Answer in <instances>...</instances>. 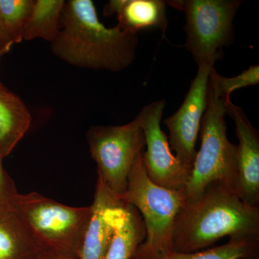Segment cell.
Returning <instances> with one entry per match:
<instances>
[{
    "mask_svg": "<svg viewBox=\"0 0 259 259\" xmlns=\"http://www.w3.org/2000/svg\"><path fill=\"white\" fill-rule=\"evenodd\" d=\"M137 34L100 21L91 0L65 2L61 28L51 42L56 57L76 67L118 72L136 59Z\"/></svg>",
    "mask_w": 259,
    "mask_h": 259,
    "instance_id": "6da1fadb",
    "label": "cell"
},
{
    "mask_svg": "<svg viewBox=\"0 0 259 259\" xmlns=\"http://www.w3.org/2000/svg\"><path fill=\"white\" fill-rule=\"evenodd\" d=\"M225 236L259 237V207H250L235 191L215 182L181 208L174 228V251H199Z\"/></svg>",
    "mask_w": 259,
    "mask_h": 259,
    "instance_id": "7a4b0ae2",
    "label": "cell"
},
{
    "mask_svg": "<svg viewBox=\"0 0 259 259\" xmlns=\"http://www.w3.org/2000/svg\"><path fill=\"white\" fill-rule=\"evenodd\" d=\"M144 151L135 161L127 189L120 199L139 210L146 228L144 241L136 248L132 259H160L174 252L175 221L185 198L182 190H168L150 180L145 168Z\"/></svg>",
    "mask_w": 259,
    "mask_h": 259,
    "instance_id": "3957f363",
    "label": "cell"
},
{
    "mask_svg": "<svg viewBox=\"0 0 259 259\" xmlns=\"http://www.w3.org/2000/svg\"><path fill=\"white\" fill-rule=\"evenodd\" d=\"M229 102L216 96L207 85V107L199 130L201 146L190 179L182 190L185 202L197 199L215 182H221L238 194L237 146L228 139L225 120L226 105Z\"/></svg>",
    "mask_w": 259,
    "mask_h": 259,
    "instance_id": "277c9868",
    "label": "cell"
},
{
    "mask_svg": "<svg viewBox=\"0 0 259 259\" xmlns=\"http://www.w3.org/2000/svg\"><path fill=\"white\" fill-rule=\"evenodd\" d=\"M10 204L42 248L78 258L92 205L71 207L37 192L18 193Z\"/></svg>",
    "mask_w": 259,
    "mask_h": 259,
    "instance_id": "5b68a950",
    "label": "cell"
},
{
    "mask_svg": "<svg viewBox=\"0 0 259 259\" xmlns=\"http://www.w3.org/2000/svg\"><path fill=\"white\" fill-rule=\"evenodd\" d=\"M185 15V47L198 67H214L223 47L234 39L233 20L240 0H173L166 2Z\"/></svg>",
    "mask_w": 259,
    "mask_h": 259,
    "instance_id": "8992f818",
    "label": "cell"
},
{
    "mask_svg": "<svg viewBox=\"0 0 259 259\" xmlns=\"http://www.w3.org/2000/svg\"><path fill=\"white\" fill-rule=\"evenodd\" d=\"M87 141L98 179L120 199L135 161L146 146L139 117L123 125L93 126L87 132Z\"/></svg>",
    "mask_w": 259,
    "mask_h": 259,
    "instance_id": "52a82bcc",
    "label": "cell"
},
{
    "mask_svg": "<svg viewBox=\"0 0 259 259\" xmlns=\"http://www.w3.org/2000/svg\"><path fill=\"white\" fill-rule=\"evenodd\" d=\"M165 106L164 100L153 102L143 107L137 115L147 147L144 151L145 168L150 180L156 185L168 190H183L192 171L171 153L168 137L162 131Z\"/></svg>",
    "mask_w": 259,
    "mask_h": 259,
    "instance_id": "ba28073f",
    "label": "cell"
},
{
    "mask_svg": "<svg viewBox=\"0 0 259 259\" xmlns=\"http://www.w3.org/2000/svg\"><path fill=\"white\" fill-rule=\"evenodd\" d=\"M212 69L198 67L197 75L180 109L163 121L169 133L168 141L170 148L175 151V156L191 171L197 155L196 143L201 121L207 107V85Z\"/></svg>",
    "mask_w": 259,
    "mask_h": 259,
    "instance_id": "9c48e42d",
    "label": "cell"
},
{
    "mask_svg": "<svg viewBox=\"0 0 259 259\" xmlns=\"http://www.w3.org/2000/svg\"><path fill=\"white\" fill-rule=\"evenodd\" d=\"M91 218L87 227L79 259H105L125 203L97 179Z\"/></svg>",
    "mask_w": 259,
    "mask_h": 259,
    "instance_id": "30bf717a",
    "label": "cell"
},
{
    "mask_svg": "<svg viewBox=\"0 0 259 259\" xmlns=\"http://www.w3.org/2000/svg\"><path fill=\"white\" fill-rule=\"evenodd\" d=\"M226 114L234 121L237 146L238 194L245 204L259 207V133L241 107L230 101Z\"/></svg>",
    "mask_w": 259,
    "mask_h": 259,
    "instance_id": "8fae6325",
    "label": "cell"
},
{
    "mask_svg": "<svg viewBox=\"0 0 259 259\" xmlns=\"http://www.w3.org/2000/svg\"><path fill=\"white\" fill-rule=\"evenodd\" d=\"M166 5L163 0H111L104 8L103 14L117 15V25L131 33L148 28H159L165 33Z\"/></svg>",
    "mask_w": 259,
    "mask_h": 259,
    "instance_id": "7c38bea8",
    "label": "cell"
},
{
    "mask_svg": "<svg viewBox=\"0 0 259 259\" xmlns=\"http://www.w3.org/2000/svg\"><path fill=\"white\" fill-rule=\"evenodd\" d=\"M42 249L10 203L0 205V259H35Z\"/></svg>",
    "mask_w": 259,
    "mask_h": 259,
    "instance_id": "4fadbf2b",
    "label": "cell"
},
{
    "mask_svg": "<svg viewBox=\"0 0 259 259\" xmlns=\"http://www.w3.org/2000/svg\"><path fill=\"white\" fill-rule=\"evenodd\" d=\"M31 115L23 100L0 82V155L9 156L28 132Z\"/></svg>",
    "mask_w": 259,
    "mask_h": 259,
    "instance_id": "5bb4252c",
    "label": "cell"
},
{
    "mask_svg": "<svg viewBox=\"0 0 259 259\" xmlns=\"http://www.w3.org/2000/svg\"><path fill=\"white\" fill-rule=\"evenodd\" d=\"M145 237L146 228L139 210L125 204L105 259H132Z\"/></svg>",
    "mask_w": 259,
    "mask_h": 259,
    "instance_id": "9a60e30c",
    "label": "cell"
},
{
    "mask_svg": "<svg viewBox=\"0 0 259 259\" xmlns=\"http://www.w3.org/2000/svg\"><path fill=\"white\" fill-rule=\"evenodd\" d=\"M35 0H0V56L23 40Z\"/></svg>",
    "mask_w": 259,
    "mask_h": 259,
    "instance_id": "2e32d148",
    "label": "cell"
},
{
    "mask_svg": "<svg viewBox=\"0 0 259 259\" xmlns=\"http://www.w3.org/2000/svg\"><path fill=\"white\" fill-rule=\"evenodd\" d=\"M64 0H36L23 33V40L40 38L52 42L61 28V16Z\"/></svg>",
    "mask_w": 259,
    "mask_h": 259,
    "instance_id": "e0dca14e",
    "label": "cell"
},
{
    "mask_svg": "<svg viewBox=\"0 0 259 259\" xmlns=\"http://www.w3.org/2000/svg\"><path fill=\"white\" fill-rule=\"evenodd\" d=\"M160 259H259V237H233L226 244L204 251H174Z\"/></svg>",
    "mask_w": 259,
    "mask_h": 259,
    "instance_id": "ac0fdd59",
    "label": "cell"
},
{
    "mask_svg": "<svg viewBox=\"0 0 259 259\" xmlns=\"http://www.w3.org/2000/svg\"><path fill=\"white\" fill-rule=\"evenodd\" d=\"M259 83V66H250L241 74L233 77H225L218 74L215 69L212 68L209 72L208 86L214 95L224 99L227 102L231 101L230 97L233 92L246 87L255 86Z\"/></svg>",
    "mask_w": 259,
    "mask_h": 259,
    "instance_id": "d6986e66",
    "label": "cell"
},
{
    "mask_svg": "<svg viewBox=\"0 0 259 259\" xmlns=\"http://www.w3.org/2000/svg\"><path fill=\"white\" fill-rule=\"evenodd\" d=\"M3 160L0 155V205L9 204L18 193L14 182L3 166Z\"/></svg>",
    "mask_w": 259,
    "mask_h": 259,
    "instance_id": "ffe728a7",
    "label": "cell"
},
{
    "mask_svg": "<svg viewBox=\"0 0 259 259\" xmlns=\"http://www.w3.org/2000/svg\"><path fill=\"white\" fill-rule=\"evenodd\" d=\"M35 259H78V258L74 255L59 251V250L44 248Z\"/></svg>",
    "mask_w": 259,
    "mask_h": 259,
    "instance_id": "44dd1931",
    "label": "cell"
},
{
    "mask_svg": "<svg viewBox=\"0 0 259 259\" xmlns=\"http://www.w3.org/2000/svg\"><path fill=\"white\" fill-rule=\"evenodd\" d=\"M0 57H1V56H0Z\"/></svg>",
    "mask_w": 259,
    "mask_h": 259,
    "instance_id": "7402d4cb",
    "label": "cell"
}]
</instances>
